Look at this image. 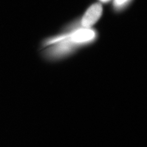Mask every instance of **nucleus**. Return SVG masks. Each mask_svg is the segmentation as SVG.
Returning a JSON list of instances; mask_svg holds the SVG:
<instances>
[{"label": "nucleus", "mask_w": 147, "mask_h": 147, "mask_svg": "<svg viewBox=\"0 0 147 147\" xmlns=\"http://www.w3.org/2000/svg\"><path fill=\"white\" fill-rule=\"evenodd\" d=\"M101 2H109V1H110V0H100Z\"/></svg>", "instance_id": "obj_4"}, {"label": "nucleus", "mask_w": 147, "mask_h": 147, "mask_svg": "<svg viewBox=\"0 0 147 147\" xmlns=\"http://www.w3.org/2000/svg\"><path fill=\"white\" fill-rule=\"evenodd\" d=\"M102 13V8L100 4L95 3L91 5L85 12L82 18L81 24L83 27L90 28L100 19Z\"/></svg>", "instance_id": "obj_2"}, {"label": "nucleus", "mask_w": 147, "mask_h": 147, "mask_svg": "<svg viewBox=\"0 0 147 147\" xmlns=\"http://www.w3.org/2000/svg\"><path fill=\"white\" fill-rule=\"evenodd\" d=\"M130 0H114V5L117 8H121L125 5Z\"/></svg>", "instance_id": "obj_3"}, {"label": "nucleus", "mask_w": 147, "mask_h": 147, "mask_svg": "<svg viewBox=\"0 0 147 147\" xmlns=\"http://www.w3.org/2000/svg\"><path fill=\"white\" fill-rule=\"evenodd\" d=\"M74 46L84 44L93 40L95 37V32L90 28L83 27L65 35Z\"/></svg>", "instance_id": "obj_1"}]
</instances>
